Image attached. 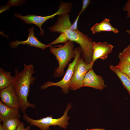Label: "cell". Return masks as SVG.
Returning <instances> with one entry per match:
<instances>
[{
    "mask_svg": "<svg viewBox=\"0 0 130 130\" xmlns=\"http://www.w3.org/2000/svg\"><path fill=\"white\" fill-rule=\"evenodd\" d=\"M24 69L20 72L17 68H15V74L12 80L13 84L20 100V109L23 114L29 107L36 108L34 104L30 103L27 99L30 86L33 84L36 80L35 78L32 76L34 73V66L31 64H24Z\"/></svg>",
    "mask_w": 130,
    "mask_h": 130,
    "instance_id": "1",
    "label": "cell"
},
{
    "mask_svg": "<svg viewBox=\"0 0 130 130\" xmlns=\"http://www.w3.org/2000/svg\"><path fill=\"white\" fill-rule=\"evenodd\" d=\"M72 108V104L68 103L66 106L63 115L60 117L54 118L50 115L39 119H34L29 117L25 113L23 114V119L29 124L31 126H35L40 130H49V127L52 126H58L64 129L67 128L69 125L68 121L70 117L68 116V112Z\"/></svg>",
    "mask_w": 130,
    "mask_h": 130,
    "instance_id": "2",
    "label": "cell"
},
{
    "mask_svg": "<svg viewBox=\"0 0 130 130\" xmlns=\"http://www.w3.org/2000/svg\"><path fill=\"white\" fill-rule=\"evenodd\" d=\"M74 46L73 42L69 40L59 47H50V52L55 56L59 64L58 67L55 70L54 77H59L64 74V68L71 59L75 57Z\"/></svg>",
    "mask_w": 130,
    "mask_h": 130,
    "instance_id": "3",
    "label": "cell"
},
{
    "mask_svg": "<svg viewBox=\"0 0 130 130\" xmlns=\"http://www.w3.org/2000/svg\"><path fill=\"white\" fill-rule=\"evenodd\" d=\"M65 32L68 41L75 42L80 46L81 51L82 58L85 62L91 63L93 53L92 39L79 31L78 29L71 31L66 29Z\"/></svg>",
    "mask_w": 130,
    "mask_h": 130,
    "instance_id": "4",
    "label": "cell"
},
{
    "mask_svg": "<svg viewBox=\"0 0 130 130\" xmlns=\"http://www.w3.org/2000/svg\"><path fill=\"white\" fill-rule=\"evenodd\" d=\"M75 57L71 63L68 65L67 70L63 79L58 82L54 83L48 81L45 82L40 87L42 90L46 89L47 87L52 86H56L60 87L61 91L64 94L67 93L69 90L70 82L72 76L74 69L77 62L80 58L81 51L80 47H77L74 48Z\"/></svg>",
    "mask_w": 130,
    "mask_h": 130,
    "instance_id": "5",
    "label": "cell"
},
{
    "mask_svg": "<svg viewBox=\"0 0 130 130\" xmlns=\"http://www.w3.org/2000/svg\"><path fill=\"white\" fill-rule=\"evenodd\" d=\"M93 65L91 63H86L80 57L78 59L70 81L69 89L75 91L82 87L83 82L85 76L89 70L92 69Z\"/></svg>",
    "mask_w": 130,
    "mask_h": 130,
    "instance_id": "6",
    "label": "cell"
},
{
    "mask_svg": "<svg viewBox=\"0 0 130 130\" xmlns=\"http://www.w3.org/2000/svg\"><path fill=\"white\" fill-rule=\"evenodd\" d=\"M1 101L4 104L9 107L20 109V101L13 84L0 91Z\"/></svg>",
    "mask_w": 130,
    "mask_h": 130,
    "instance_id": "7",
    "label": "cell"
},
{
    "mask_svg": "<svg viewBox=\"0 0 130 130\" xmlns=\"http://www.w3.org/2000/svg\"><path fill=\"white\" fill-rule=\"evenodd\" d=\"M113 46L106 42H93V53L92 61L93 65L97 59L104 60L107 58L108 55L112 51Z\"/></svg>",
    "mask_w": 130,
    "mask_h": 130,
    "instance_id": "8",
    "label": "cell"
},
{
    "mask_svg": "<svg viewBox=\"0 0 130 130\" xmlns=\"http://www.w3.org/2000/svg\"><path fill=\"white\" fill-rule=\"evenodd\" d=\"M83 87H90L102 90L107 86L105 84L102 77L96 74L92 69L86 74L83 82Z\"/></svg>",
    "mask_w": 130,
    "mask_h": 130,
    "instance_id": "9",
    "label": "cell"
},
{
    "mask_svg": "<svg viewBox=\"0 0 130 130\" xmlns=\"http://www.w3.org/2000/svg\"><path fill=\"white\" fill-rule=\"evenodd\" d=\"M58 13H56L51 15L42 16L35 15H27L26 16H22L21 14H15V17L21 19L26 24H32L38 26L40 31V35L43 36L44 34V30L42 28L43 24L47 20L52 19Z\"/></svg>",
    "mask_w": 130,
    "mask_h": 130,
    "instance_id": "10",
    "label": "cell"
},
{
    "mask_svg": "<svg viewBox=\"0 0 130 130\" xmlns=\"http://www.w3.org/2000/svg\"><path fill=\"white\" fill-rule=\"evenodd\" d=\"M34 27L32 26L28 29L29 34L27 39L25 41H20L15 40V41L11 42L9 45L13 48H17L18 45L19 44L22 45H28L31 46H33L36 47L41 48L43 50L50 47L53 46L48 45H46L41 43L34 35Z\"/></svg>",
    "mask_w": 130,
    "mask_h": 130,
    "instance_id": "11",
    "label": "cell"
},
{
    "mask_svg": "<svg viewBox=\"0 0 130 130\" xmlns=\"http://www.w3.org/2000/svg\"><path fill=\"white\" fill-rule=\"evenodd\" d=\"M72 24L70 22L68 13L59 16L57 22L53 26L49 28L52 32L60 33L69 29Z\"/></svg>",
    "mask_w": 130,
    "mask_h": 130,
    "instance_id": "12",
    "label": "cell"
},
{
    "mask_svg": "<svg viewBox=\"0 0 130 130\" xmlns=\"http://www.w3.org/2000/svg\"><path fill=\"white\" fill-rule=\"evenodd\" d=\"M20 117L19 109L7 106L0 101V122L11 118H19Z\"/></svg>",
    "mask_w": 130,
    "mask_h": 130,
    "instance_id": "13",
    "label": "cell"
},
{
    "mask_svg": "<svg viewBox=\"0 0 130 130\" xmlns=\"http://www.w3.org/2000/svg\"><path fill=\"white\" fill-rule=\"evenodd\" d=\"M93 34L103 31L112 32L116 34L119 32V31L113 27L110 23L108 18H105L100 23L95 24L91 29Z\"/></svg>",
    "mask_w": 130,
    "mask_h": 130,
    "instance_id": "14",
    "label": "cell"
},
{
    "mask_svg": "<svg viewBox=\"0 0 130 130\" xmlns=\"http://www.w3.org/2000/svg\"><path fill=\"white\" fill-rule=\"evenodd\" d=\"M109 67L118 77L123 86L127 91L130 97V78L116 66L110 65Z\"/></svg>",
    "mask_w": 130,
    "mask_h": 130,
    "instance_id": "15",
    "label": "cell"
},
{
    "mask_svg": "<svg viewBox=\"0 0 130 130\" xmlns=\"http://www.w3.org/2000/svg\"><path fill=\"white\" fill-rule=\"evenodd\" d=\"M13 77L10 72H7L2 68L0 69V90L5 88L13 84Z\"/></svg>",
    "mask_w": 130,
    "mask_h": 130,
    "instance_id": "16",
    "label": "cell"
},
{
    "mask_svg": "<svg viewBox=\"0 0 130 130\" xmlns=\"http://www.w3.org/2000/svg\"><path fill=\"white\" fill-rule=\"evenodd\" d=\"M2 122L3 130H16L17 127L21 122L19 118H11Z\"/></svg>",
    "mask_w": 130,
    "mask_h": 130,
    "instance_id": "17",
    "label": "cell"
},
{
    "mask_svg": "<svg viewBox=\"0 0 130 130\" xmlns=\"http://www.w3.org/2000/svg\"><path fill=\"white\" fill-rule=\"evenodd\" d=\"M120 61L130 64V43L118 55Z\"/></svg>",
    "mask_w": 130,
    "mask_h": 130,
    "instance_id": "18",
    "label": "cell"
},
{
    "mask_svg": "<svg viewBox=\"0 0 130 130\" xmlns=\"http://www.w3.org/2000/svg\"><path fill=\"white\" fill-rule=\"evenodd\" d=\"M116 66L130 78V64L120 61Z\"/></svg>",
    "mask_w": 130,
    "mask_h": 130,
    "instance_id": "19",
    "label": "cell"
},
{
    "mask_svg": "<svg viewBox=\"0 0 130 130\" xmlns=\"http://www.w3.org/2000/svg\"><path fill=\"white\" fill-rule=\"evenodd\" d=\"M122 9L124 11L127 12V18H128L130 17V0H128L127 1Z\"/></svg>",
    "mask_w": 130,
    "mask_h": 130,
    "instance_id": "20",
    "label": "cell"
},
{
    "mask_svg": "<svg viewBox=\"0 0 130 130\" xmlns=\"http://www.w3.org/2000/svg\"><path fill=\"white\" fill-rule=\"evenodd\" d=\"M91 2V1L90 0H82L83 5L82 7L79 14L80 15L84 11Z\"/></svg>",
    "mask_w": 130,
    "mask_h": 130,
    "instance_id": "21",
    "label": "cell"
},
{
    "mask_svg": "<svg viewBox=\"0 0 130 130\" xmlns=\"http://www.w3.org/2000/svg\"><path fill=\"white\" fill-rule=\"evenodd\" d=\"M80 15L79 14L77 16L73 23L69 29L71 31H74L78 29L77 24Z\"/></svg>",
    "mask_w": 130,
    "mask_h": 130,
    "instance_id": "22",
    "label": "cell"
},
{
    "mask_svg": "<svg viewBox=\"0 0 130 130\" xmlns=\"http://www.w3.org/2000/svg\"><path fill=\"white\" fill-rule=\"evenodd\" d=\"M31 126L28 125L25 127L24 124L21 122L18 126L16 130H29L31 128Z\"/></svg>",
    "mask_w": 130,
    "mask_h": 130,
    "instance_id": "23",
    "label": "cell"
},
{
    "mask_svg": "<svg viewBox=\"0 0 130 130\" xmlns=\"http://www.w3.org/2000/svg\"><path fill=\"white\" fill-rule=\"evenodd\" d=\"M86 130H106L103 128H95L91 129H87Z\"/></svg>",
    "mask_w": 130,
    "mask_h": 130,
    "instance_id": "24",
    "label": "cell"
},
{
    "mask_svg": "<svg viewBox=\"0 0 130 130\" xmlns=\"http://www.w3.org/2000/svg\"><path fill=\"white\" fill-rule=\"evenodd\" d=\"M126 32L129 35H130V30H127Z\"/></svg>",
    "mask_w": 130,
    "mask_h": 130,
    "instance_id": "25",
    "label": "cell"
},
{
    "mask_svg": "<svg viewBox=\"0 0 130 130\" xmlns=\"http://www.w3.org/2000/svg\"><path fill=\"white\" fill-rule=\"evenodd\" d=\"M0 130H3L2 125L0 123Z\"/></svg>",
    "mask_w": 130,
    "mask_h": 130,
    "instance_id": "26",
    "label": "cell"
}]
</instances>
